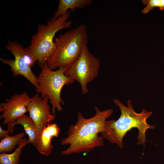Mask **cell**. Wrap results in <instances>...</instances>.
I'll list each match as a JSON object with an SVG mask.
<instances>
[{
	"instance_id": "cell-12",
	"label": "cell",
	"mask_w": 164,
	"mask_h": 164,
	"mask_svg": "<svg viewBox=\"0 0 164 164\" xmlns=\"http://www.w3.org/2000/svg\"><path fill=\"white\" fill-rule=\"evenodd\" d=\"M91 0H60L57 9L51 19H56L69 11L76 8H83L91 4Z\"/></svg>"
},
{
	"instance_id": "cell-15",
	"label": "cell",
	"mask_w": 164,
	"mask_h": 164,
	"mask_svg": "<svg viewBox=\"0 0 164 164\" xmlns=\"http://www.w3.org/2000/svg\"><path fill=\"white\" fill-rule=\"evenodd\" d=\"M142 2L146 5L141 12L143 14H146L156 7L159 8L161 10H164V0H142Z\"/></svg>"
},
{
	"instance_id": "cell-1",
	"label": "cell",
	"mask_w": 164,
	"mask_h": 164,
	"mask_svg": "<svg viewBox=\"0 0 164 164\" xmlns=\"http://www.w3.org/2000/svg\"><path fill=\"white\" fill-rule=\"evenodd\" d=\"M94 116L89 118H84L79 112L76 123L68 129V136L61 142L62 145H70L61 152L62 155L89 153L96 147L104 145L103 139L98 134L103 130L106 119L113 113L112 109L101 111L95 107Z\"/></svg>"
},
{
	"instance_id": "cell-14",
	"label": "cell",
	"mask_w": 164,
	"mask_h": 164,
	"mask_svg": "<svg viewBox=\"0 0 164 164\" xmlns=\"http://www.w3.org/2000/svg\"><path fill=\"white\" fill-rule=\"evenodd\" d=\"M26 136L24 132L18 133L13 136H9L1 139L0 153H9L19 145L22 139Z\"/></svg>"
},
{
	"instance_id": "cell-7",
	"label": "cell",
	"mask_w": 164,
	"mask_h": 164,
	"mask_svg": "<svg viewBox=\"0 0 164 164\" xmlns=\"http://www.w3.org/2000/svg\"><path fill=\"white\" fill-rule=\"evenodd\" d=\"M5 48L12 53L14 59L0 58V60L3 63L9 66L14 76H23L36 88L38 86L37 77L31 70L36 61L28 54L26 48L19 43L9 40Z\"/></svg>"
},
{
	"instance_id": "cell-3",
	"label": "cell",
	"mask_w": 164,
	"mask_h": 164,
	"mask_svg": "<svg viewBox=\"0 0 164 164\" xmlns=\"http://www.w3.org/2000/svg\"><path fill=\"white\" fill-rule=\"evenodd\" d=\"M54 40L56 49L47 60V66L52 70L61 67L67 68L78 59L83 48L87 46L86 28L81 24L59 35Z\"/></svg>"
},
{
	"instance_id": "cell-5",
	"label": "cell",
	"mask_w": 164,
	"mask_h": 164,
	"mask_svg": "<svg viewBox=\"0 0 164 164\" xmlns=\"http://www.w3.org/2000/svg\"><path fill=\"white\" fill-rule=\"evenodd\" d=\"M41 71L37 77L38 86L36 91L41 97H47L52 105L51 113L54 114L57 110L61 111L60 104H64L61 97V90L65 85L73 83L74 80L65 74L67 68L61 67L55 70H50L46 63L40 67Z\"/></svg>"
},
{
	"instance_id": "cell-11",
	"label": "cell",
	"mask_w": 164,
	"mask_h": 164,
	"mask_svg": "<svg viewBox=\"0 0 164 164\" xmlns=\"http://www.w3.org/2000/svg\"><path fill=\"white\" fill-rule=\"evenodd\" d=\"M23 128L25 133L28 136V143H31L37 148L41 134L37 130L33 121L29 116L25 114L18 118L15 123Z\"/></svg>"
},
{
	"instance_id": "cell-4",
	"label": "cell",
	"mask_w": 164,
	"mask_h": 164,
	"mask_svg": "<svg viewBox=\"0 0 164 164\" xmlns=\"http://www.w3.org/2000/svg\"><path fill=\"white\" fill-rule=\"evenodd\" d=\"M70 17L69 11L56 19H50L46 24L38 25L37 31L32 36L30 44L25 48L40 67L46 63L55 50L54 38L56 32L71 27L72 22L68 20Z\"/></svg>"
},
{
	"instance_id": "cell-16",
	"label": "cell",
	"mask_w": 164,
	"mask_h": 164,
	"mask_svg": "<svg viewBox=\"0 0 164 164\" xmlns=\"http://www.w3.org/2000/svg\"><path fill=\"white\" fill-rule=\"evenodd\" d=\"M10 133L7 130H4L1 126H0V138L1 139L5 138L9 135Z\"/></svg>"
},
{
	"instance_id": "cell-10",
	"label": "cell",
	"mask_w": 164,
	"mask_h": 164,
	"mask_svg": "<svg viewBox=\"0 0 164 164\" xmlns=\"http://www.w3.org/2000/svg\"><path fill=\"white\" fill-rule=\"evenodd\" d=\"M60 133V129L57 125L51 122L47 124L42 132L36 148L39 152L47 157L49 156L53 148L51 139L58 137Z\"/></svg>"
},
{
	"instance_id": "cell-13",
	"label": "cell",
	"mask_w": 164,
	"mask_h": 164,
	"mask_svg": "<svg viewBox=\"0 0 164 164\" xmlns=\"http://www.w3.org/2000/svg\"><path fill=\"white\" fill-rule=\"evenodd\" d=\"M28 138H23L13 152L0 154V164H19L22 149L28 144Z\"/></svg>"
},
{
	"instance_id": "cell-2",
	"label": "cell",
	"mask_w": 164,
	"mask_h": 164,
	"mask_svg": "<svg viewBox=\"0 0 164 164\" xmlns=\"http://www.w3.org/2000/svg\"><path fill=\"white\" fill-rule=\"evenodd\" d=\"M113 101L119 108L121 115L116 121L113 119L106 121L104 129L100 133L103 139H107L112 144H117L122 149L124 137L128 132L136 128L138 132L137 144L144 146L146 142L147 130L154 129L155 127L154 125H150L147 122V119L152 115V112L143 109L141 113L136 112L130 100L126 101L127 106L116 99H114Z\"/></svg>"
},
{
	"instance_id": "cell-9",
	"label": "cell",
	"mask_w": 164,
	"mask_h": 164,
	"mask_svg": "<svg viewBox=\"0 0 164 164\" xmlns=\"http://www.w3.org/2000/svg\"><path fill=\"white\" fill-rule=\"evenodd\" d=\"M49 100L47 97L42 98L37 94L31 97L26 106L29 116L41 135L47 124L51 122L55 118L56 115L50 112Z\"/></svg>"
},
{
	"instance_id": "cell-8",
	"label": "cell",
	"mask_w": 164,
	"mask_h": 164,
	"mask_svg": "<svg viewBox=\"0 0 164 164\" xmlns=\"http://www.w3.org/2000/svg\"><path fill=\"white\" fill-rule=\"evenodd\" d=\"M31 98L25 91L14 94L9 99H6L5 102L1 103L0 112L2 114L0 118L3 119V124L7 125V130L11 134L13 133L17 120L28 112L26 106Z\"/></svg>"
},
{
	"instance_id": "cell-6",
	"label": "cell",
	"mask_w": 164,
	"mask_h": 164,
	"mask_svg": "<svg viewBox=\"0 0 164 164\" xmlns=\"http://www.w3.org/2000/svg\"><path fill=\"white\" fill-rule=\"evenodd\" d=\"M100 64L99 60L86 46L78 59L67 68L65 74L77 81L80 85L82 94H86L88 92L87 84L98 75Z\"/></svg>"
}]
</instances>
